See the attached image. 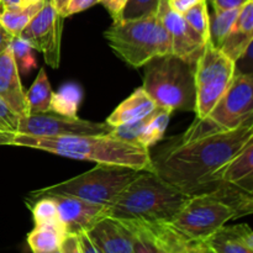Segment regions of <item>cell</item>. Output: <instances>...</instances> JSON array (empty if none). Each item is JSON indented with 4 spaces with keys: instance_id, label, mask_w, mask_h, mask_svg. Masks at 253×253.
Returning a JSON list of instances; mask_svg holds the SVG:
<instances>
[{
    "instance_id": "cell-16",
    "label": "cell",
    "mask_w": 253,
    "mask_h": 253,
    "mask_svg": "<svg viewBox=\"0 0 253 253\" xmlns=\"http://www.w3.org/2000/svg\"><path fill=\"white\" fill-rule=\"evenodd\" d=\"M203 242L214 253H253V232L246 224L224 225Z\"/></svg>"
},
{
    "instance_id": "cell-34",
    "label": "cell",
    "mask_w": 253,
    "mask_h": 253,
    "mask_svg": "<svg viewBox=\"0 0 253 253\" xmlns=\"http://www.w3.org/2000/svg\"><path fill=\"white\" fill-rule=\"evenodd\" d=\"M19 120L20 116L14 113L4 100L0 99V131L16 133Z\"/></svg>"
},
{
    "instance_id": "cell-5",
    "label": "cell",
    "mask_w": 253,
    "mask_h": 253,
    "mask_svg": "<svg viewBox=\"0 0 253 253\" xmlns=\"http://www.w3.org/2000/svg\"><path fill=\"white\" fill-rule=\"evenodd\" d=\"M114 53L133 68L157 56L172 54L170 40L160 15L136 20H114L104 32Z\"/></svg>"
},
{
    "instance_id": "cell-3",
    "label": "cell",
    "mask_w": 253,
    "mask_h": 253,
    "mask_svg": "<svg viewBox=\"0 0 253 253\" xmlns=\"http://www.w3.org/2000/svg\"><path fill=\"white\" fill-rule=\"evenodd\" d=\"M190 197L156 173L143 170L108 208L106 216L123 221L172 222Z\"/></svg>"
},
{
    "instance_id": "cell-21",
    "label": "cell",
    "mask_w": 253,
    "mask_h": 253,
    "mask_svg": "<svg viewBox=\"0 0 253 253\" xmlns=\"http://www.w3.org/2000/svg\"><path fill=\"white\" fill-rule=\"evenodd\" d=\"M67 232L54 225H39L27 235V245L32 253H49L59 250L62 240Z\"/></svg>"
},
{
    "instance_id": "cell-14",
    "label": "cell",
    "mask_w": 253,
    "mask_h": 253,
    "mask_svg": "<svg viewBox=\"0 0 253 253\" xmlns=\"http://www.w3.org/2000/svg\"><path fill=\"white\" fill-rule=\"evenodd\" d=\"M86 234L101 253H133L132 232L120 220L103 217Z\"/></svg>"
},
{
    "instance_id": "cell-20",
    "label": "cell",
    "mask_w": 253,
    "mask_h": 253,
    "mask_svg": "<svg viewBox=\"0 0 253 253\" xmlns=\"http://www.w3.org/2000/svg\"><path fill=\"white\" fill-rule=\"evenodd\" d=\"M44 2L46 0H41V1L34 2V4L21 5V6L14 7V9L0 10V26L4 27L14 37L20 36L22 30L36 16Z\"/></svg>"
},
{
    "instance_id": "cell-17",
    "label": "cell",
    "mask_w": 253,
    "mask_h": 253,
    "mask_svg": "<svg viewBox=\"0 0 253 253\" xmlns=\"http://www.w3.org/2000/svg\"><path fill=\"white\" fill-rule=\"evenodd\" d=\"M253 173V140L249 141L239 153L234 156L220 169H217L210 179V185L217 182L239 184L251 190L245 185L246 180H252Z\"/></svg>"
},
{
    "instance_id": "cell-7",
    "label": "cell",
    "mask_w": 253,
    "mask_h": 253,
    "mask_svg": "<svg viewBox=\"0 0 253 253\" xmlns=\"http://www.w3.org/2000/svg\"><path fill=\"white\" fill-rule=\"evenodd\" d=\"M231 207L210 190L193 194L169 222L188 241H204L230 220L237 219Z\"/></svg>"
},
{
    "instance_id": "cell-32",
    "label": "cell",
    "mask_w": 253,
    "mask_h": 253,
    "mask_svg": "<svg viewBox=\"0 0 253 253\" xmlns=\"http://www.w3.org/2000/svg\"><path fill=\"white\" fill-rule=\"evenodd\" d=\"M99 2H100V0H63L57 6V10H58L59 15L66 19L72 15L88 10L89 7L94 6Z\"/></svg>"
},
{
    "instance_id": "cell-10",
    "label": "cell",
    "mask_w": 253,
    "mask_h": 253,
    "mask_svg": "<svg viewBox=\"0 0 253 253\" xmlns=\"http://www.w3.org/2000/svg\"><path fill=\"white\" fill-rule=\"evenodd\" d=\"M64 17L61 16L52 0H46L36 16L22 30L20 37L40 51L47 66L57 69L61 63V40Z\"/></svg>"
},
{
    "instance_id": "cell-37",
    "label": "cell",
    "mask_w": 253,
    "mask_h": 253,
    "mask_svg": "<svg viewBox=\"0 0 253 253\" xmlns=\"http://www.w3.org/2000/svg\"><path fill=\"white\" fill-rule=\"evenodd\" d=\"M211 1L214 5V10L222 11V10L240 9L249 0H211Z\"/></svg>"
},
{
    "instance_id": "cell-42",
    "label": "cell",
    "mask_w": 253,
    "mask_h": 253,
    "mask_svg": "<svg viewBox=\"0 0 253 253\" xmlns=\"http://www.w3.org/2000/svg\"><path fill=\"white\" fill-rule=\"evenodd\" d=\"M15 135H16V133L14 132L0 131V146H12Z\"/></svg>"
},
{
    "instance_id": "cell-8",
    "label": "cell",
    "mask_w": 253,
    "mask_h": 253,
    "mask_svg": "<svg viewBox=\"0 0 253 253\" xmlns=\"http://www.w3.org/2000/svg\"><path fill=\"white\" fill-rule=\"evenodd\" d=\"M235 72V62L212 46L211 42H207L195 62L197 116L207 118L209 115L231 84Z\"/></svg>"
},
{
    "instance_id": "cell-15",
    "label": "cell",
    "mask_w": 253,
    "mask_h": 253,
    "mask_svg": "<svg viewBox=\"0 0 253 253\" xmlns=\"http://www.w3.org/2000/svg\"><path fill=\"white\" fill-rule=\"evenodd\" d=\"M0 99L20 118L29 115L26 93L22 88L19 71L10 47L0 54Z\"/></svg>"
},
{
    "instance_id": "cell-12",
    "label": "cell",
    "mask_w": 253,
    "mask_h": 253,
    "mask_svg": "<svg viewBox=\"0 0 253 253\" xmlns=\"http://www.w3.org/2000/svg\"><path fill=\"white\" fill-rule=\"evenodd\" d=\"M157 14L169 35L173 56L195 63L207 42L189 26L182 14L170 6L169 0H160Z\"/></svg>"
},
{
    "instance_id": "cell-41",
    "label": "cell",
    "mask_w": 253,
    "mask_h": 253,
    "mask_svg": "<svg viewBox=\"0 0 253 253\" xmlns=\"http://www.w3.org/2000/svg\"><path fill=\"white\" fill-rule=\"evenodd\" d=\"M12 39H14V36L11 34H9L4 27L0 26V54L9 48Z\"/></svg>"
},
{
    "instance_id": "cell-40",
    "label": "cell",
    "mask_w": 253,
    "mask_h": 253,
    "mask_svg": "<svg viewBox=\"0 0 253 253\" xmlns=\"http://www.w3.org/2000/svg\"><path fill=\"white\" fill-rule=\"evenodd\" d=\"M199 1H202V0H169V4L175 11H178L179 14H183L189 7H192L193 5H195Z\"/></svg>"
},
{
    "instance_id": "cell-26",
    "label": "cell",
    "mask_w": 253,
    "mask_h": 253,
    "mask_svg": "<svg viewBox=\"0 0 253 253\" xmlns=\"http://www.w3.org/2000/svg\"><path fill=\"white\" fill-rule=\"evenodd\" d=\"M27 207L32 211V219H34L35 226H39V225H54V226H59L64 229L61 220H59L58 208H57L56 202L51 197L39 198V199L27 204Z\"/></svg>"
},
{
    "instance_id": "cell-33",
    "label": "cell",
    "mask_w": 253,
    "mask_h": 253,
    "mask_svg": "<svg viewBox=\"0 0 253 253\" xmlns=\"http://www.w3.org/2000/svg\"><path fill=\"white\" fill-rule=\"evenodd\" d=\"M232 29L253 34V0H249L246 4L240 7L239 15Z\"/></svg>"
},
{
    "instance_id": "cell-39",
    "label": "cell",
    "mask_w": 253,
    "mask_h": 253,
    "mask_svg": "<svg viewBox=\"0 0 253 253\" xmlns=\"http://www.w3.org/2000/svg\"><path fill=\"white\" fill-rule=\"evenodd\" d=\"M185 253H214L203 241H188Z\"/></svg>"
},
{
    "instance_id": "cell-47",
    "label": "cell",
    "mask_w": 253,
    "mask_h": 253,
    "mask_svg": "<svg viewBox=\"0 0 253 253\" xmlns=\"http://www.w3.org/2000/svg\"><path fill=\"white\" fill-rule=\"evenodd\" d=\"M62 1H63V0H61V1H59V2H58V4H57V5H56V7H57V6H58V5H59V4H61V2H62Z\"/></svg>"
},
{
    "instance_id": "cell-22",
    "label": "cell",
    "mask_w": 253,
    "mask_h": 253,
    "mask_svg": "<svg viewBox=\"0 0 253 253\" xmlns=\"http://www.w3.org/2000/svg\"><path fill=\"white\" fill-rule=\"evenodd\" d=\"M51 84L47 77L46 68L42 67L35 79L34 84L26 93V103L29 109V115L39 113H48L51 111L52 99Z\"/></svg>"
},
{
    "instance_id": "cell-31",
    "label": "cell",
    "mask_w": 253,
    "mask_h": 253,
    "mask_svg": "<svg viewBox=\"0 0 253 253\" xmlns=\"http://www.w3.org/2000/svg\"><path fill=\"white\" fill-rule=\"evenodd\" d=\"M123 221V220H120ZM132 232L133 253H158L155 242L145 229L136 221H123Z\"/></svg>"
},
{
    "instance_id": "cell-30",
    "label": "cell",
    "mask_w": 253,
    "mask_h": 253,
    "mask_svg": "<svg viewBox=\"0 0 253 253\" xmlns=\"http://www.w3.org/2000/svg\"><path fill=\"white\" fill-rule=\"evenodd\" d=\"M160 0H127L115 20H136L157 14Z\"/></svg>"
},
{
    "instance_id": "cell-27",
    "label": "cell",
    "mask_w": 253,
    "mask_h": 253,
    "mask_svg": "<svg viewBox=\"0 0 253 253\" xmlns=\"http://www.w3.org/2000/svg\"><path fill=\"white\" fill-rule=\"evenodd\" d=\"M183 17L189 24V26L204 40L205 42L210 41V15L208 12L207 0L197 2L192 7L183 12Z\"/></svg>"
},
{
    "instance_id": "cell-44",
    "label": "cell",
    "mask_w": 253,
    "mask_h": 253,
    "mask_svg": "<svg viewBox=\"0 0 253 253\" xmlns=\"http://www.w3.org/2000/svg\"><path fill=\"white\" fill-rule=\"evenodd\" d=\"M41 1V0H21V5H29V4H34V2Z\"/></svg>"
},
{
    "instance_id": "cell-24",
    "label": "cell",
    "mask_w": 253,
    "mask_h": 253,
    "mask_svg": "<svg viewBox=\"0 0 253 253\" xmlns=\"http://www.w3.org/2000/svg\"><path fill=\"white\" fill-rule=\"evenodd\" d=\"M170 115H172V111L157 106V109L153 111L147 125L142 130L138 145L143 148H147V150H150L152 146L157 145L165 137L166 130H167L168 124H169Z\"/></svg>"
},
{
    "instance_id": "cell-28",
    "label": "cell",
    "mask_w": 253,
    "mask_h": 253,
    "mask_svg": "<svg viewBox=\"0 0 253 253\" xmlns=\"http://www.w3.org/2000/svg\"><path fill=\"white\" fill-rule=\"evenodd\" d=\"M253 34H247V32L232 29L229 32V35L225 37L220 48L217 49H220L232 62H236L246 52V49L251 46Z\"/></svg>"
},
{
    "instance_id": "cell-4",
    "label": "cell",
    "mask_w": 253,
    "mask_h": 253,
    "mask_svg": "<svg viewBox=\"0 0 253 253\" xmlns=\"http://www.w3.org/2000/svg\"><path fill=\"white\" fill-rule=\"evenodd\" d=\"M143 90L158 108L194 111L197 105L195 63L173 54L157 56L145 64Z\"/></svg>"
},
{
    "instance_id": "cell-11",
    "label": "cell",
    "mask_w": 253,
    "mask_h": 253,
    "mask_svg": "<svg viewBox=\"0 0 253 253\" xmlns=\"http://www.w3.org/2000/svg\"><path fill=\"white\" fill-rule=\"evenodd\" d=\"M207 118L225 128L239 127L253 119V76L236 73L231 84Z\"/></svg>"
},
{
    "instance_id": "cell-6",
    "label": "cell",
    "mask_w": 253,
    "mask_h": 253,
    "mask_svg": "<svg viewBox=\"0 0 253 253\" xmlns=\"http://www.w3.org/2000/svg\"><path fill=\"white\" fill-rule=\"evenodd\" d=\"M141 172L143 170H136L123 166L96 165L83 174L31 192L26 199V204L48 195H67L109 208Z\"/></svg>"
},
{
    "instance_id": "cell-18",
    "label": "cell",
    "mask_w": 253,
    "mask_h": 253,
    "mask_svg": "<svg viewBox=\"0 0 253 253\" xmlns=\"http://www.w3.org/2000/svg\"><path fill=\"white\" fill-rule=\"evenodd\" d=\"M157 109L155 101L148 96L143 88L136 89L126 100H124L106 120V124L113 127L130 124L146 118Z\"/></svg>"
},
{
    "instance_id": "cell-29",
    "label": "cell",
    "mask_w": 253,
    "mask_h": 253,
    "mask_svg": "<svg viewBox=\"0 0 253 253\" xmlns=\"http://www.w3.org/2000/svg\"><path fill=\"white\" fill-rule=\"evenodd\" d=\"M10 48H11L12 57H14L19 74H29L32 69L36 68L37 59L32 53L34 48L22 37H14L11 44H10Z\"/></svg>"
},
{
    "instance_id": "cell-46",
    "label": "cell",
    "mask_w": 253,
    "mask_h": 253,
    "mask_svg": "<svg viewBox=\"0 0 253 253\" xmlns=\"http://www.w3.org/2000/svg\"><path fill=\"white\" fill-rule=\"evenodd\" d=\"M49 253H61V252H59V250H56V251H53V252H49Z\"/></svg>"
},
{
    "instance_id": "cell-35",
    "label": "cell",
    "mask_w": 253,
    "mask_h": 253,
    "mask_svg": "<svg viewBox=\"0 0 253 253\" xmlns=\"http://www.w3.org/2000/svg\"><path fill=\"white\" fill-rule=\"evenodd\" d=\"M61 253H82L79 236L76 234H67L59 245Z\"/></svg>"
},
{
    "instance_id": "cell-2",
    "label": "cell",
    "mask_w": 253,
    "mask_h": 253,
    "mask_svg": "<svg viewBox=\"0 0 253 253\" xmlns=\"http://www.w3.org/2000/svg\"><path fill=\"white\" fill-rule=\"evenodd\" d=\"M12 146L42 150L74 160L90 161L96 165L123 166L136 170L153 172L150 150L111 135L36 137L16 133Z\"/></svg>"
},
{
    "instance_id": "cell-45",
    "label": "cell",
    "mask_w": 253,
    "mask_h": 253,
    "mask_svg": "<svg viewBox=\"0 0 253 253\" xmlns=\"http://www.w3.org/2000/svg\"><path fill=\"white\" fill-rule=\"evenodd\" d=\"M52 1H53V4H54V5H57V4H58L59 1H61V0H52Z\"/></svg>"
},
{
    "instance_id": "cell-13",
    "label": "cell",
    "mask_w": 253,
    "mask_h": 253,
    "mask_svg": "<svg viewBox=\"0 0 253 253\" xmlns=\"http://www.w3.org/2000/svg\"><path fill=\"white\" fill-rule=\"evenodd\" d=\"M56 202L59 220L67 234L86 232L103 217L106 216L108 207L67 195H48Z\"/></svg>"
},
{
    "instance_id": "cell-38",
    "label": "cell",
    "mask_w": 253,
    "mask_h": 253,
    "mask_svg": "<svg viewBox=\"0 0 253 253\" xmlns=\"http://www.w3.org/2000/svg\"><path fill=\"white\" fill-rule=\"evenodd\" d=\"M78 236H79V242H81L82 253H101L99 251L98 247L93 244V241H91L90 237L88 236L86 232L78 234Z\"/></svg>"
},
{
    "instance_id": "cell-36",
    "label": "cell",
    "mask_w": 253,
    "mask_h": 253,
    "mask_svg": "<svg viewBox=\"0 0 253 253\" xmlns=\"http://www.w3.org/2000/svg\"><path fill=\"white\" fill-rule=\"evenodd\" d=\"M126 1H127V0H100L99 4L103 5V6L108 10V12L110 14V16L113 17V20H115L118 19L120 12L123 11Z\"/></svg>"
},
{
    "instance_id": "cell-1",
    "label": "cell",
    "mask_w": 253,
    "mask_h": 253,
    "mask_svg": "<svg viewBox=\"0 0 253 253\" xmlns=\"http://www.w3.org/2000/svg\"><path fill=\"white\" fill-rule=\"evenodd\" d=\"M253 140V119L225 128L209 118L197 116L192 125L170 138L152 157L153 173L193 195L210 187L211 175Z\"/></svg>"
},
{
    "instance_id": "cell-25",
    "label": "cell",
    "mask_w": 253,
    "mask_h": 253,
    "mask_svg": "<svg viewBox=\"0 0 253 253\" xmlns=\"http://www.w3.org/2000/svg\"><path fill=\"white\" fill-rule=\"evenodd\" d=\"M240 9L214 10V15L210 17V42L214 47L220 48L225 37L229 35L234 27Z\"/></svg>"
},
{
    "instance_id": "cell-23",
    "label": "cell",
    "mask_w": 253,
    "mask_h": 253,
    "mask_svg": "<svg viewBox=\"0 0 253 253\" xmlns=\"http://www.w3.org/2000/svg\"><path fill=\"white\" fill-rule=\"evenodd\" d=\"M83 99V90L77 83H66L52 94L51 111L64 116L78 115Z\"/></svg>"
},
{
    "instance_id": "cell-9",
    "label": "cell",
    "mask_w": 253,
    "mask_h": 253,
    "mask_svg": "<svg viewBox=\"0 0 253 253\" xmlns=\"http://www.w3.org/2000/svg\"><path fill=\"white\" fill-rule=\"evenodd\" d=\"M113 128L106 123H94L78 116H64L48 111L20 118L16 133L36 137L105 136L110 135Z\"/></svg>"
},
{
    "instance_id": "cell-19",
    "label": "cell",
    "mask_w": 253,
    "mask_h": 253,
    "mask_svg": "<svg viewBox=\"0 0 253 253\" xmlns=\"http://www.w3.org/2000/svg\"><path fill=\"white\" fill-rule=\"evenodd\" d=\"M147 231L155 242L158 253H185L188 240L169 222L136 221Z\"/></svg>"
},
{
    "instance_id": "cell-43",
    "label": "cell",
    "mask_w": 253,
    "mask_h": 253,
    "mask_svg": "<svg viewBox=\"0 0 253 253\" xmlns=\"http://www.w3.org/2000/svg\"><path fill=\"white\" fill-rule=\"evenodd\" d=\"M21 6V0H0V10Z\"/></svg>"
}]
</instances>
